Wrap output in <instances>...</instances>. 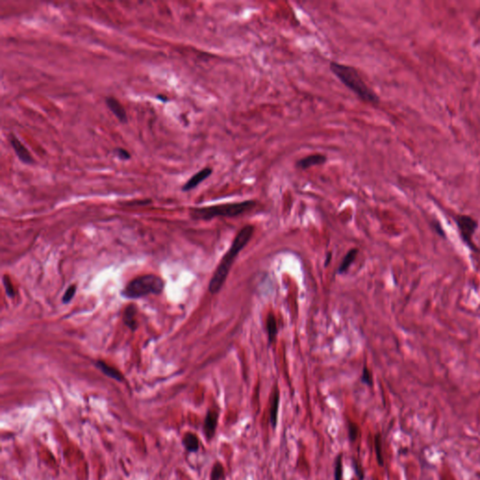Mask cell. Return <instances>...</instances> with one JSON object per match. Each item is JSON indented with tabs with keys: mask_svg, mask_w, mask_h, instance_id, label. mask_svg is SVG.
Instances as JSON below:
<instances>
[{
	"mask_svg": "<svg viewBox=\"0 0 480 480\" xmlns=\"http://www.w3.org/2000/svg\"><path fill=\"white\" fill-rule=\"evenodd\" d=\"M253 232H254V227L252 225H246L241 229L239 234L236 236L228 252H226V254L221 258L213 276L210 280L208 290L212 295L219 293L220 289L222 288L228 277L232 264L235 262V258L239 255L240 251L252 239Z\"/></svg>",
	"mask_w": 480,
	"mask_h": 480,
	"instance_id": "cell-1",
	"label": "cell"
},
{
	"mask_svg": "<svg viewBox=\"0 0 480 480\" xmlns=\"http://www.w3.org/2000/svg\"><path fill=\"white\" fill-rule=\"evenodd\" d=\"M329 69L337 78L361 100L372 104H377L379 102V97L366 84L360 72L354 67L332 61L329 64Z\"/></svg>",
	"mask_w": 480,
	"mask_h": 480,
	"instance_id": "cell-2",
	"label": "cell"
},
{
	"mask_svg": "<svg viewBox=\"0 0 480 480\" xmlns=\"http://www.w3.org/2000/svg\"><path fill=\"white\" fill-rule=\"evenodd\" d=\"M164 288V281L161 278L153 274L137 277L131 280L121 295L130 300H137L149 295H160Z\"/></svg>",
	"mask_w": 480,
	"mask_h": 480,
	"instance_id": "cell-3",
	"label": "cell"
},
{
	"mask_svg": "<svg viewBox=\"0 0 480 480\" xmlns=\"http://www.w3.org/2000/svg\"><path fill=\"white\" fill-rule=\"evenodd\" d=\"M256 203L254 201H244L240 203L218 204L205 207H197L191 209V217L193 220H208L217 217H236L252 209Z\"/></svg>",
	"mask_w": 480,
	"mask_h": 480,
	"instance_id": "cell-4",
	"label": "cell"
},
{
	"mask_svg": "<svg viewBox=\"0 0 480 480\" xmlns=\"http://www.w3.org/2000/svg\"><path fill=\"white\" fill-rule=\"evenodd\" d=\"M460 238L470 250L478 252V248L473 240L476 231L479 227V222L476 219L468 215H458L455 218Z\"/></svg>",
	"mask_w": 480,
	"mask_h": 480,
	"instance_id": "cell-5",
	"label": "cell"
},
{
	"mask_svg": "<svg viewBox=\"0 0 480 480\" xmlns=\"http://www.w3.org/2000/svg\"><path fill=\"white\" fill-rule=\"evenodd\" d=\"M9 142L12 145L15 154L17 155L22 162H24L25 164L34 163L33 157L30 154L28 149L25 147V145L17 138V136L15 134H13V133L10 134Z\"/></svg>",
	"mask_w": 480,
	"mask_h": 480,
	"instance_id": "cell-6",
	"label": "cell"
},
{
	"mask_svg": "<svg viewBox=\"0 0 480 480\" xmlns=\"http://www.w3.org/2000/svg\"><path fill=\"white\" fill-rule=\"evenodd\" d=\"M219 421V413L216 410L209 409L204 418L203 432L207 441H211L216 434L217 427Z\"/></svg>",
	"mask_w": 480,
	"mask_h": 480,
	"instance_id": "cell-7",
	"label": "cell"
},
{
	"mask_svg": "<svg viewBox=\"0 0 480 480\" xmlns=\"http://www.w3.org/2000/svg\"><path fill=\"white\" fill-rule=\"evenodd\" d=\"M213 170L210 167H205V168L200 170L197 172L195 175H193L190 180H188L185 185L182 187L183 192H189L192 191L194 188H196L200 183H202L204 180H206L212 175Z\"/></svg>",
	"mask_w": 480,
	"mask_h": 480,
	"instance_id": "cell-8",
	"label": "cell"
},
{
	"mask_svg": "<svg viewBox=\"0 0 480 480\" xmlns=\"http://www.w3.org/2000/svg\"><path fill=\"white\" fill-rule=\"evenodd\" d=\"M325 161H326V157L323 154H312L298 160L296 165L298 168L301 170H307L315 165L324 164Z\"/></svg>",
	"mask_w": 480,
	"mask_h": 480,
	"instance_id": "cell-9",
	"label": "cell"
},
{
	"mask_svg": "<svg viewBox=\"0 0 480 480\" xmlns=\"http://www.w3.org/2000/svg\"><path fill=\"white\" fill-rule=\"evenodd\" d=\"M105 102H106L107 107L111 110V112L117 117V119L120 120L121 123H126L128 121L127 113H126L124 107L122 106V104L117 99H115L113 97H108V98H106Z\"/></svg>",
	"mask_w": 480,
	"mask_h": 480,
	"instance_id": "cell-10",
	"label": "cell"
},
{
	"mask_svg": "<svg viewBox=\"0 0 480 480\" xmlns=\"http://www.w3.org/2000/svg\"><path fill=\"white\" fill-rule=\"evenodd\" d=\"M95 366H96L97 369H99L104 375H106L109 378H112L118 382H123L125 379L123 374L119 370L110 366L104 361L97 360L95 362Z\"/></svg>",
	"mask_w": 480,
	"mask_h": 480,
	"instance_id": "cell-11",
	"label": "cell"
},
{
	"mask_svg": "<svg viewBox=\"0 0 480 480\" xmlns=\"http://www.w3.org/2000/svg\"><path fill=\"white\" fill-rule=\"evenodd\" d=\"M182 444L189 453H196L199 450L200 442L198 436L193 432H187L182 438Z\"/></svg>",
	"mask_w": 480,
	"mask_h": 480,
	"instance_id": "cell-12",
	"label": "cell"
},
{
	"mask_svg": "<svg viewBox=\"0 0 480 480\" xmlns=\"http://www.w3.org/2000/svg\"><path fill=\"white\" fill-rule=\"evenodd\" d=\"M136 314H137V310H136V307L134 305L127 306L126 309L124 310V313H123L124 324H126L127 327H129L132 331H134L138 326Z\"/></svg>",
	"mask_w": 480,
	"mask_h": 480,
	"instance_id": "cell-13",
	"label": "cell"
},
{
	"mask_svg": "<svg viewBox=\"0 0 480 480\" xmlns=\"http://www.w3.org/2000/svg\"><path fill=\"white\" fill-rule=\"evenodd\" d=\"M279 404H280V393L278 388H275L271 397L270 409H269V421L273 429H276L278 424V413H279Z\"/></svg>",
	"mask_w": 480,
	"mask_h": 480,
	"instance_id": "cell-14",
	"label": "cell"
},
{
	"mask_svg": "<svg viewBox=\"0 0 480 480\" xmlns=\"http://www.w3.org/2000/svg\"><path fill=\"white\" fill-rule=\"evenodd\" d=\"M266 328H267V335H268V340L269 343H272L275 339H276L277 333H278V327H277V321L275 316L273 313H269L266 319Z\"/></svg>",
	"mask_w": 480,
	"mask_h": 480,
	"instance_id": "cell-15",
	"label": "cell"
},
{
	"mask_svg": "<svg viewBox=\"0 0 480 480\" xmlns=\"http://www.w3.org/2000/svg\"><path fill=\"white\" fill-rule=\"evenodd\" d=\"M374 449L376 460L379 466H384V457H383V444H382V436L380 433H376L374 436Z\"/></svg>",
	"mask_w": 480,
	"mask_h": 480,
	"instance_id": "cell-16",
	"label": "cell"
},
{
	"mask_svg": "<svg viewBox=\"0 0 480 480\" xmlns=\"http://www.w3.org/2000/svg\"><path fill=\"white\" fill-rule=\"evenodd\" d=\"M357 254H358V250H355V249H354V250H351V251H350V252H349L348 253L345 255V257L343 258L342 263L340 264V267H339V270H338V272H339L340 274L344 273V272L348 269L349 267H350V265L353 264V262L355 261V258H356Z\"/></svg>",
	"mask_w": 480,
	"mask_h": 480,
	"instance_id": "cell-17",
	"label": "cell"
},
{
	"mask_svg": "<svg viewBox=\"0 0 480 480\" xmlns=\"http://www.w3.org/2000/svg\"><path fill=\"white\" fill-rule=\"evenodd\" d=\"M224 479H225L224 467L220 462L218 461L213 465L211 470L210 480H224Z\"/></svg>",
	"mask_w": 480,
	"mask_h": 480,
	"instance_id": "cell-18",
	"label": "cell"
},
{
	"mask_svg": "<svg viewBox=\"0 0 480 480\" xmlns=\"http://www.w3.org/2000/svg\"><path fill=\"white\" fill-rule=\"evenodd\" d=\"M343 454L340 453L334 461V480H342L343 476Z\"/></svg>",
	"mask_w": 480,
	"mask_h": 480,
	"instance_id": "cell-19",
	"label": "cell"
},
{
	"mask_svg": "<svg viewBox=\"0 0 480 480\" xmlns=\"http://www.w3.org/2000/svg\"><path fill=\"white\" fill-rule=\"evenodd\" d=\"M360 427L357 423L348 420V438L350 442L354 443L360 435Z\"/></svg>",
	"mask_w": 480,
	"mask_h": 480,
	"instance_id": "cell-20",
	"label": "cell"
},
{
	"mask_svg": "<svg viewBox=\"0 0 480 480\" xmlns=\"http://www.w3.org/2000/svg\"><path fill=\"white\" fill-rule=\"evenodd\" d=\"M76 294V285H71L69 288L66 290V292L64 293L63 295V298H62V302L64 304H68L72 301V299L74 298Z\"/></svg>",
	"mask_w": 480,
	"mask_h": 480,
	"instance_id": "cell-21",
	"label": "cell"
},
{
	"mask_svg": "<svg viewBox=\"0 0 480 480\" xmlns=\"http://www.w3.org/2000/svg\"><path fill=\"white\" fill-rule=\"evenodd\" d=\"M361 381L363 384H367L369 386L372 385V373L366 366L363 368V372H362V375H361Z\"/></svg>",
	"mask_w": 480,
	"mask_h": 480,
	"instance_id": "cell-22",
	"label": "cell"
},
{
	"mask_svg": "<svg viewBox=\"0 0 480 480\" xmlns=\"http://www.w3.org/2000/svg\"><path fill=\"white\" fill-rule=\"evenodd\" d=\"M3 284L5 286V290H6V293H7L8 297L9 298H13L14 295H15V292L13 290V286H12V282H11L9 277H3Z\"/></svg>",
	"mask_w": 480,
	"mask_h": 480,
	"instance_id": "cell-23",
	"label": "cell"
},
{
	"mask_svg": "<svg viewBox=\"0 0 480 480\" xmlns=\"http://www.w3.org/2000/svg\"><path fill=\"white\" fill-rule=\"evenodd\" d=\"M353 468L355 470V473L358 477L359 480H364L365 479V475H364V471L363 469L361 467L359 461L356 460L355 459H353Z\"/></svg>",
	"mask_w": 480,
	"mask_h": 480,
	"instance_id": "cell-24",
	"label": "cell"
},
{
	"mask_svg": "<svg viewBox=\"0 0 480 480\" xmlns=\"http://www.w3.org/2000/svg\"><path fill=\"white\" fill-rule=\"evenodd\" d=\"M115 154L120 158V160H130L131 154L124 148H117L115 149Z\"/></svg>",
	"mask_w": 480,
	"mask_h": 480,
	"instance_id": "cell-25",
	"label": "cell"
},
{
	"mask_svg": "<svg viewBox=\"0 0 480 480\" xmlns=\"http://www.w3.org/2000/svg\"><path fill=\"white\" fill-rule=\"evenodd\" d=\"M331 255H332V254H331V253L329 252V253H328V255H327V258H326L327 260L325 261V264H325V265H327V264H329V262H330V259H331Z\"/></svg>",
	"mask_w": 480,
	"mask_h": 480,
	"instance_id": "cell-26",
	"label": "cell"
}]
</instances>
